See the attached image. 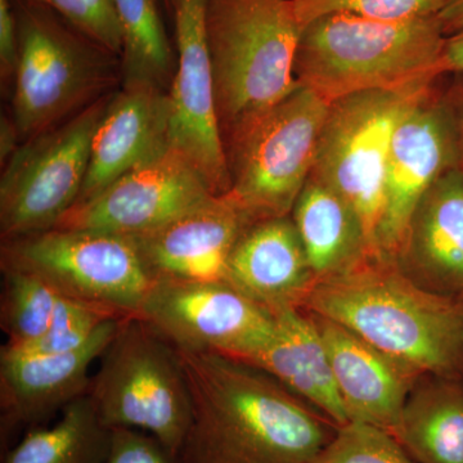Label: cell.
Here are the masks:
<instances>
[{
	"mask_svg": "<svg viewBox=\"0 0 463 463\" xmlns=\"http://www.w3.org/2000/svg\"><path fill=\"white\" fill-rule=\"evenodd\" d=\"M174 346L246 361L274 316L228 282L155 281L138 315Z\"/></svg>",
	"mask_w": 463,
	"mask_h": 463,
	"instance_id": "cell-11",
	"label": "cell"
},
{
	"mask_svg": "<svg viewBox=\"0 0 463 463\" xmlns=\"http://www.w3.org/2000/svg\"><path fill=\"white\" fill-rule=\"evenodd\" d=\"M212 194L190 161L170 146L71 207L54 228L136 237L156 230Z\"/></svg>",
	"mask_w": 463,
	"mask_h": 463,
	"instance_id": "cell-14",
	"label": "cell"
},
{
	"mask_svg": "<svg viewBox=\"0 0 463 463\" xmlns=\"http://www.w3.org/2000/svg\"><path fill=\"white\" fill-rule=\"evenodd\" d=\"M273 316L269 337L245 362L269 373L335 425L349 422L330 356L313 317L294 307L276 310Z\"/></svg>",
	"mask_w": 463,
	"mask_h": 463,
	"instance_id": "cell-21",
	"label": "cell"
},
{
	"mask_svg": "<svg viewBox=\"0 0 463 463\" xmlns=\"http://www.w3.org/2000/svg\"><path fill=\"white\" fill-rule=\"evenodd\" d=\"M109 438L111 429L85 394L67 404L53 425L29 429L2 463H102Z\"/></svg>",
	"mask_w": 463,
	"mask_h": 463,
	"instance_id": "cell-24",
	"label": "cell"
},
{
	"mask_svg": "<svg viewBox=\"0 0 463 463\" xmlns=\"http://www.w3.org/2000/svg\"><path fill=\"white\" fill-rule=\"evenodd\" d=\"M446 96L455 124L458 169L463 173V74H456L455 80L448 87Z\"/></svg>",
	"mask_w": 463,
	"mask_h": 463,
	"instance_id": "cell-33",
	"label": "cell"
},
{
	"mask_svg": "<svg viewBox=\"0 0 463 463\" xmlns=\"http://www.w3.org/2000/svg\"><path fill=\"white\" fill-rule=\"evenodd\" d=\"M291 218L316 282L346 272L374 254L355 210L313 176L298 194Z\"/></svg>",
	"mask_w": 463,
	"mask_h": 463,
	"instance_id": "cell-22",
	"label": "cell"
},
{
	"mask_svg": "<svg viewBox=\"0 0 463 463\" xmlns=\"http://www.w3.org/2000/svg\"><path fill=\"white\" fill-rule=\"evenodd\" d=\"M87 394L109 429L147 432L178 456L192 420L187 377L178 349L141 317L120 319Z\"/></svg>",
	"mask_w": 463,
	"mask_h": 463,
	"instance_id": "cell-6",
	"label": "cell"
},
{
	"mask_svg": "<svg viewBox=\"0 0 463 463\" xmlns=\"http://www.w3.org/2000/svg\"><path fill=\"white\" fill-rule=\"evenodd\" d=\"M0 127H2L0 128V161H2V166H5L20 147L21 145L18 142H21V139L12 118L2 116Z\"/></svg>",
	"mask_w": 463,
	"mask_h": 463,
	"instance_id": "cell-35",
	"label": "cell"
},
{
	"mask_svg": "<svg viewBox=\"0 0 463 463\" xmlns=\"http://www.w3.org/2000/svg\"><path fill=\"white\" fill-rule=\"evenodd\" d=\"M447 35L438 16L379 21L331 14L301 29L294 75L327 103L373 90H401L441 78Z\"/></svg>",
	"mask_w": 463,
	"mask_h": 463,
	"instance_id": "cell-3",
	"label": "cell"
},
{
	"mask_svg": "<svg viewBox=\"0 0 463 463\" xmlns=\"http://www.w3.org/2000/svg\"><path fill=\"white\" fill-rule=\"evenodd\" d=\"M228 283L272 313L303 307L316 277L291 215L245 228L232 251Z\"/></svg>",
	"mask_w": 463,
	"mask_h": 463,
	"instance_id": "cell-20",
	"label": "cell"
},
{
	"mask_svg": "<svg viewBox=\"0 0 463 463\" xmlns=\"http://www.w3.org/2000/svg\"><path fill=\"white\" fill-rule=\"evenodd\" d=\"M124 35L123 83H147L169 91L176 57L157 0H115Z\"/></svg>",
	"mask_w": 463,
	"mask_h": 463,
	"instance_id": "cell-25",
	"label": "cell"
},
{
	"mask_svg": "<svg viewBox=\"0 0 463 463\" xmlns=\"http://www.w3.org/2000/svg\"><path fill=\"white\" fill-rule=\"evenodd\" d=\"M112 318L121 317L62 295L47 334L30 345L14 350L26 353L70 352L87 344L100 326Z\"/></svg>",
	"mask_w": 463,
	"mask_h": 463,
	"instance_id": "cell-29",
	"label": "cell"
},
{
	"mask_svg": "<svg viewBox=\"0 0 463 463\" xmlns=\"http://www.w3.org/2000/svg\"><path fill=\"white\" fill-rule=\"evenodd\" d=\"M20 44L12 0H0V75L5 84H14Z\"/></svg>",
	"mask_w": 463,
	"mask_h": 463,
	"instance_id": "cell-32",
	"label": "cell"
},
{
	"mask_svg": "<svg viewBox=\"0 0 463 463\" xmlns=\"http://www.w3.org/2000/svg\"><path fill=\"white\" fill-rule=\"evenodd\" d=\"M206 33L225 149L298 87L301 26L289 0H207Z\"/></svg>",
	"mask_w": 463,
	"mask_h": 463,
	"instance_id": "cell-4",
	"label": "cell"
},
{
	"mask_svg": "<svg viewBox=\"0 0 463 463\" xmlns=\"http://www.w3.org/2000/svg\"><path fill=\"white\" fill-rule=\"evenodd\" d=\"M251 221L228 194H212L156 230L130 237L155 281L228 282V263Z\"/></svg>",
	"mask_w": 463,
	"mask_h": 463,
	"instance_id": "cell-15",
	"label": "cell"
},
{
	"mask_svg": "<svg viewBox=\"0 0 463 463\" xmlns=\"http://www.w3.org/2000/svg\"><path fill=\"white\" fill-rule=\"evenodd\" d=\"M121 318L109 319L87 344L70 352L26 353L2 347L3 439L17 428H36L54 412L87 394L91 365L105 352Z\"/></svg>",
	"mask_w": 463,
	"mask_h": 463,
	"instance_id": "cell-16",
	"label": "cell"
},
{
	"mask_svg": "<svg viewBox=\"0 0 463 463\" xmlns=\"http://www.w3.org/2000/svg\"><path fill=\"white\" fill-rule=\"evenodd\" d=\"M438 80L344 97L330 103L322 125L310 176L355 210L374 254H381L379 233L392 134L408 109Z\"/></svg>",
	"mask_w": 463,
	"mask_h": 463,
	"instance_id": "cell-8",
	"label": "cell"
},
{
	"mask_svg": "<svg viewBox=\"0 0 463 463\" xmlns=\"http://www.w3.org/2000/svg\"><path fill=\"white\" fill-rule=\"evenodd\" d=\"M313 463H417L398 439L370 423L337 426Z\"/></svg>",
	"mask_w": 463,
	"mask_h": 463,
	"instance_id": "cell-27",
	"label": "cell"
},
{
	"mask_svg": "<svg viewBox=\"0 0 463 463\" xmlns=\"http://www.w3.org/2000/svg\"><path fill=\"white\" fill-rule=\"evenodd\" d=\"M414 462L463 463V383L422 374L405 399L397 437Z\"/></svg>",
	"mask_w": 463,
	"mask_h": 463,
	"instance_id": "cell-23",
	"label": "cell"
},
{
	"mask_svg": "<svg viewBox=\"0 0 463 463\" xmlns=\"http://www.w3.org/2000/svg\"><path fill=\"white\" fill-rule=\"evenodd\" d=\"M165 2H166V0H164V3H165Z\"/></svg>",
	"mask_w": 463,
	"mask_h": 463,
	"instance_id": "cell-38",
	"label": "cell"
},
{
	"mask_svg": "<svg viewBox=\"0 0 463 463\" xmlns=\"http://www.w3.org/2000/svg\"><path fill=\"white\" fill-rule=\"evenodd\" d=\"M178 353L192 401L179 463H313L336 431L257 365L218 353Z\"/></svg>",
	"mask_w": 463,
	"mask_h": 463,
	"instance_id": "cell-1",
	"label": "cell"
},
{
	"mask_svg": "<svg viewBox=\"0 0 463 463\" xmlns=\"http://www.w3.org/2000/svg\"><path fill=\"white\" fill-rule=\"evenodd\" d=\"M330 103L298 84L225 146L228 196L251 222L291 215L315 166Z\"/></svg>",
	"mask_w": 463,
	"mask_h": 463,
	"instance_id": "cell-7",
	"label": "cell"
},
{
	"mask_svg": "<svg viewBox=\"0 0 463 463\" xmlns=\"http://www.w3.org/2000/svg\"><path fill=\"white\" fill-rule=\"evenodd\" d=\"M2 272L0 323L8 336L5 346L21 349L47 334L62 294L36 274L14 268H2Z\"/></svg>",
	"mask_w": 463,
	"mask_h": 463,
	"instance_id": "cell-26",
	"label": "cell"
},
{
	"mask_svg": "<svg viewBox=\"0 0 463 463\" xmlns=\"http://www.w3.org/2000/svg\"><path fill=\"white\" fill-rule=\"evenodd\" d=\"M51 7L90 41L121 60L124 35L115 0H52Z\"/></svg>",
	"mask_w": 463,
	"mask_h": 463,
	"instance_id": "cell-30",
	"label": "cell"
},
{
	"mask_svg": "<svg viewBox=\"0 0 463 463\" xmlns=\"http://www.w3.org/2000/svg\"><path fill=\"white\" fill-rule=\"evenodd\" d=\"M438 81L399 121L390 145L379 249L394 260L426 192L444 174L458 169L452 111Z\"/></svg>",
	"mask_w": 463,
	"mask_h": 463,
	"instance_id": "cell-13",
	"label": "cell"
},
{
	"mask_svg": "<svg viewBox=\"0 0 463 463\" xmlns=\"http://www.w3.org/2000/svg\"><path fill=\"white\" fill-rule=\"evenodd\" d=\"M102 463H179L178 456L156 438L132 429H111Z\"/></svg>",
	"mask_w": 463,
	"mask_h": 463,
	"instance_id": "cell-31",
	"label": "cell"
},
{
	"mask_svg": "<svg viewBox=\"0 0 463 463\" xmlns=\"http://www.w3.org/2000/svg\"><path fill=\"white\" fill-rule=\"evenodd\" d=\"M301 309L343 326L416 373L462 371V298L419 288L386 255H368L352 269L317 281Z\"/></svg>",
	"mask_w": 463,
	"mask_h": 463,
	"instance_id": "cell-2",
	"label": "cell"
},
{
	"mask_svg": "<svg viewBox=\"0 0 463 463\" xmlns=\"http://www.w3.org/2000/svg\"><path fill=\"white\" fill-rule=\"evenodd\" d=\"M439 21L446 35L463 30V0H448L446 7L439 14Z\"/></svg>",
	"mask_w": 463,
	"mask_h": 463,
	"instance_id": "cell-36",
	"label": "cell"
},
{
	"mask_svg": "<svg viewBox=\"0 0 463 463\" xmlns=\"http://www.w3.org/2000/svg\"><path fill=\"white\" fill-rule=\"evenodd\" d=\"M301 29L331 14H349L379 21L439 16L448 0H289Z\"/></svg>",
	"mask_w": 463,
	"mask_h": 463,
	"instance_id": "cell-28",
	"label": "cell"
},
{
	"mask_svg": "<svg viewBox=\"0 0 463 463\" xmlns=\"http://www.w3.org/2000/svg\"><path fill=\"white\" fill-rule=\"evenodd\" d=\"M33 2L43 3V5H51L52 0H33Z\"/></svg>",
	"mask_w": 463,
	"mask_h": 463,
	"instance_id": "cell-37",
	"label": "cell"
},
{
	"mask_svg": "<svg viewBox=\"0 0 463 463\" xmlns=\"http://www.w3.org/2000/svg\"><path fill=\"white\" fill-rule=\"evenodd\" d=\"M419 288L463 300V173L449 170L414 209L395 258Z\"/></svg>",
	"mask_w": 463,
	"mask_h": 463,
	"instance_id": "cell-19",
	"label": "cell"
},
{
	"mask_svg": "<svg viewBox=\"0 0 463 463\" xmlns=\"http://www.w3.org/2000/svg\"><path fill=\"white\" fill-rule=\"evenodd\" d=\"M175 33L176 69L169 90L170 146L203 176L213 194L230 192L206 33L207 0H166Z\"/></svg>",
	"mask_w": 463,
	"mask_h": 463,
	"instance_id": "cell-12",
	"label": "cell"
},
{
	"mask_svg": "<svg viewBox=\"0 0 463 463\" xmlns=\"http://www.w3.org/2000/svg\"><path fill=\"white\" fill-rule=\"evenodd\" d=\"M12 5L20 54L11 118L24 143L108 96L123 66L51 5L33 0Z\"/></svg>",
	"mask_w": 463,
	"mask_h": 463,
	"instance_id": "cell-5",
	"label": "cell"
},
{
	"mask_svg": "<svg viewBox=\"0 0 463 463\" xmlns=\"http://www.w3.org/2000/svg\"><path fill=\"white\" fill-rule=\"evenodd\" d=\"M2 268L36 274L63 297L137 316L155 279L130 237L51 230L3 240Z\"/></svg>",
	"mask_w": 463,
	"mask_h": 463,
	"instance_id": "cell-9",
	"label": "cell"
},
{
	"mask_svg": "<svg viewBox=\"0 0 463 463\" xmlns=\"http://www.w3.org/2000/svg\"><path fill=\"white\" fill-rule=\"evenodd\" d=\"M169 147V91L138 81L123 83L112 94L94 134L90 166L75 205Z\"/></svg>",
	"mask_w": 463,
	"mask_h": 463,
	"instance_id": "cell-17",
	"label": "cell"
},
{
	"mask_svg": "<svg viewBox=\"0 0 463 463\" xmlns=\"http://www.w3.org/2000/svg\"><path fill=\"white\" fill-rule=\"evenodd\" d=\"M310 316L330 356L349 421L370 423L397 437L405 399L422 374L343 326Z\"/></svg>",
	"mask_w": 463,
	"mask_h": 463,
	"instance_id": "cell-18",
	"label": "cell"
},
{
	"mask_svg": "<svg viewBox=\"0 0 463 463\" xmlns=\"http://www.w3.org/2000/svg\"><path fill=\"white\" fill-rule=\"evenodd\" d=\"M440 75L463 74V30L448 35L439 61Z\"/></svg>",
	"mask_w": 463,
	"mask_h": 463,
	"instance_id": "cell-34",
	"label": "cell"
},
{
	"mask_svg": "<svg viewBox=\"0 0 463 463\" xmlns=\"http://www.w3.org/2000/svg\"><path fill=\"white\" fill-rule=\"evenodd\" d=\"M112 94L24 142L9 158L0 181L3 240L51 230L75 206Z\"/></svg>",
	"mask_w": 463,
	"mask_h": 463,
	"instance_id": "cell-10",
	"label": "cell"
}]
</instances>
